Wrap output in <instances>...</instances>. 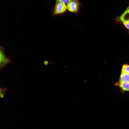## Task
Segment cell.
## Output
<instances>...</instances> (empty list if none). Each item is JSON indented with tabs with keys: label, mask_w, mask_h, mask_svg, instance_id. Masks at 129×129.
I'll use <instances>...</instances> for the list:
<instances>
[{
	"label": "cell",
	"mask_w": 129,
	"mask_h": 129,
	"mask_svg": "<svg viewBox=\"0 0 129 129\" xmlns=\"http://www.w3.org/2000/svg\"><path fill=\"white\" fill-rule=\"evenodd\" d=\"M66 9V6L64 3L56 2L54 9L53 14L56 15L62 13L65 11Z\"/></svg>",
	"instance_id": "obj_1"
},
{
	"label": "cell",
	"mask_w": 129,
	"mask_h": 129,
	"mask_svg": "<svg viewBox=\"0 0 129 129\" xmlns=\"http://www.w3.org/2000/svg\"><path fill=\"white\" fill-rule=\"evenodd\" d=\"M80 6V4L78 0H72L67 4L66 7L70 11L76 13L78 11Z\"/></svg>",
	"instance_id": "obj_2"
},
{
	"label": "cell",
	"mask_w": 129,
	"mask_h": 129,
	"mask_svg": "<svg viewBox=\"0 0 129 129\" xmlns=\"http://www.w3.org/2000/svg\"><path fill=\"white\" fill-rule=\"evenodd\" d=\"M10 62V60L5 55L3 48L0 46V68Z\"/></svg>",
	"instance_id": "obj_3"
},
{
	"label": "cell",
	"mask_w": 129,
	"mask_h": 129,
	"mask_svg": "<svg viewBox=\"0 0 129 129\" xmlns=\"http://www.w3.org/2000/svg\"><path fill=\"white\" fill-rule=\"evenodd\" d=\"M116 20L119 22H129V5L123 14Z\"/></svg>",
	"instance_id": "obj_4"
},
{
	"label": "cell",
	"mask_w": 129,
	"mask_h": 129,
	"mask_svg": "<svg viewBox=\"0 0 129 129\" xmlns=\"http://www.w3.org/2000/svg\"><path fill=\"white\" fill-rule=\"evenodd\" d=\"M129 81V74L122 71L119 81V83Z\"/></svg>",
	"instance_id": "obj_5"
},
{
	"label": "cell",
	"mask_w": 129,
	"mask_h": 129,
	"mask_svg": "<svg viewBox=\"0 0 129 129\" xmlns=\"http://www.w3.org/2000/svg\"><path fill=\"white\" fill-rule=\"evenodd\" d=\"M119 85L123 90L129 91V81L120 83Z\"/></svg>",
	"instance_id": "obj_6"
},
{
	"label": "cell",
	"mask_w": 129,
	"mask_h": 129,
	"mask_svg": "<svg viewBox=\"0 0 129 129\" xmlns=\"http://www.w3.org/2000/svg\"><path fill=\"white\" fill-rule=\"evenodd\" d=\"M122 71L129 74V65L127 64L124 65L122 67Z\"/></svg>",
	"instance_id": "obj_7"
},
{
	"label": "cell",
	"mask_w": 129,
	"mask_h": 129,
	"mask_svg": "<svg viewBox=\"0 0 129 129\" xmlns=\"http://www.w3.org/2000/svg\"><path fill=\"white\" fill-rule=\"evenodd\" d=\"M72 0H56V2H61L65 4L68 3L70 1Z\"/></svg>",
	"instance_id": "obj_8"
},
{
	"label": "cell",
	"mask_w": 129,
	"mask_h": 129,
	"mask_svg": "<svg viewBox=\"0 0 129 129\" xmlns=\"http://www.w3.org/2000/svg\"><path fill=\"white\" fill-rule=\"evenodd\" d=\"M122 22L127 28L129 30V22Z\"/></svg>",
	"instance_id": "obj_9"
},
{
	"label": "cell",
	"mask_w": 129,
	"mask_h": 129,
	"mask_svg": "<svg viewBox=\"0 0 129 129\" xmlns=\"http://www.w3.org/2000/svg\"><path fill=\"white\" fill-rule=\"evenodd\" d=\"M3 91L0 87V97L2 98L4 96Z\"/></svg>",
	"instance_id": "obj_10"
}]
</instances>
